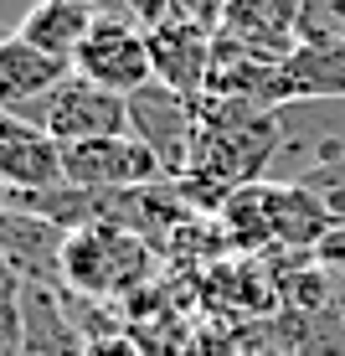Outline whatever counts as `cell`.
I'll return each instance as SVG.
<instances>
[{
    "mask_svg": "<svg viewBox=\"0 0 345 356\" xmlns=\"http://www.w3.org/2000/svg\"><path fill=\"white\" fill-rule=\"evenodd\" d=\"M72 72H83L88 83L108 93H140L144 83H155V63H150V31L134 26L124 10H98L93 31L83 36Z\"/></svg>",
    "mask_w": 345,
    "mask_h": 356,
    "instance_id": "cell-5",
    "label": "cell"
},
{
    "mask_svg": "<svg viewBox=\"0 0 345 356\" xmlns=\"http://www.w3.org/2000/svg\"><path fill=\"white\" fill-rule=\"evenodd\" d=\"M274 83H278V63H268L263 52H253L248 42L217 31L212 42V67H206V98H253V104H274Z\"/></svg>",
    "mask_w": 345,
    "mask_h": 356,
    "instance_id": "cell-14",
    "label": "cell"
},
{
    "mask_svg": "<svg viewBox=\"0 0 345 356\" xmlns=\"http://www.w3.org/2000/svg\"><path fill=\"white\" fill-rule=\"evenodd\" d=\"M21 274L10 268V259H6V248H0V300H21Z\"/></svg>",
    "mask_w": 345,
    "mask_h": 356,
    "instance_id": "cell-20",
    "label": "cell"
},
{
    "mask_svg": "<svg viewBox=\"0 0 345 356\" xmlns=\"http://www.w3.org/2000/svg\"><path fill=\"white\" fill-rule=\"evenodd\" d=\"M283 140L274 155L268 181H299L319 186L325 176L345 170V98H304V104H283Z\"/></svg>",
    "mask_w": 345,
    "mask_h": 356,
    "instance_id": "cell-3",
    "label": "cell"
},
{
    "mask_svg": "<svg viewBox=\"0 0 345 356\" xmlns=\"http://www.w3.org/2000/svg\"><path fill=\"white\" fill-rule=\"evenodd\" d=\"M26 351V315L21 300H0V356H21Z\"/></svg>",
    "mask_w": 345,
    "mask_h": 356,
    "instance_id": "cell-18",
    "label": "cell"
},
{
    "mask_svg": "<svg viewBox=\"0 0 345 356\" xmlns=\"http://www.w3.org/2000/svg\"><path fill=\"white\" fill-rule=\"evenodd\" d=\"M212 42L217 26H206L196 10H176L150 31V63L155 83H170L186 98H206V67H212Z\"/></svg>",
    "mask_w": 345,
    "mask_h": 356,
    "instance_id": "cell-9",
    "label": "cell"
},
{
    "mask_svg": "<svg viewBox=\"0 0 345 356\" xmlns=\"http://www.w3.org/2000/svg\"><path fill=\"white\" fill-rule=\"evenodd\" d=\"M0 207H10V191H6V186H0Z\"/></svg>",
    "mask_w": 345,
    "mask_h": 356,
    "instance_id": "cell-22",
    "label": "cell"
},
{
    "mask_svg": "<svg viewBox=\"0 0 345 356\" xmlns=\"http://www.w3.org/2000/svg\"><path fill=\"white\" fill-rule=\"evenodd\" d=\"M67 72H72V63L42 52V47H31V42H21V36H6V42H0V108H10V114L31 108L36 98H47Z\"/></svg>",
    "mask_w": 345,
    "mask_h": 356,
    "instance_id": "cell-15",
    "label": "cell"
},
{
    "mask_svg": "<svg viewBox=\"0 0 345 356\" xmlns=\"http://www.w3.org/2000/svg\"><path fill=\"white\" fill-rule=\"evenodd\" d=\"M88 6H114V0H88Z\"/></svg>",
    "mask_w": 345,
    "mask_h": 356,
    "instance_id": "cell-23",
    "label": "cell"
},
{
    "mask_svg": "<svg viewBox=\"0 0 345 356\" xmlns=\"http://www.w3.org/2000/svg\"><path fill=\"white\" fill-rule=\"evenodd\" d=\"M268 217H274L278 253H314L335 232L330 202L314 186H299V181H268Z\"/></svg>",
    "mask_w": 345,
    "mask_h": 356,
    "instance_id": "cell-12",
    "label": "cell"
},
{
    "mask_svg": "<svg viewBox=\"0 0 345 356\" xmlns=\"http://www.w3.org/2000/svg\"><path fill=\"white\" fill-rule=\"evenodd\" d=\"M0 248H6L10 268L21 274V284H47L62 289V253H67V227H57L52 217L31 212V207H0Z\"/></svg>",
    "mask_w": 345,
    "mask_h": 356,
    "instance_id": "cell-10",
    "label": "cell"
},
{
    "mask_svg": "<svg viewBox=\"0 0 345 356\" xmlns=\"http://www.w3.org/2000/svg\"><path fill=\"white\" fill-rule=\"evenodd\" d=\"M67 181L62 165V145L52 140L42 124L0 108V186L16 196H36V191H52Z\"/></svg>",
    "mask_w": 345,
    "mask_h": 356,
    "instance_id": "cell-8",
    "label": "cell"
},
{
    "mask_svg": "<svg viewBox=\"0 0 345 356\" xmlns=\"http://www.w3.org/2000/svg\"><path fill=\"white\" fill-rule=\"evenodd\" d=\"M304 98H345V42L325 36V42H299L278 63L274 104H304Z\"/></svg>",
    "mask_w": 345,
    "mask_h": 356,
    "instance_id": "cell-13",
    "label": "cell"
},
{
    "mask_svg": "<svg viewBox=\"0 0 345 356\" xmlns=\"http://www.w3.org/2000/svg\"><path fill=\"white\" fill-rule=\"evenodd\" d=\"M67 181L88 191H134V186H160L165 165L150 145H140L134 134H108V140H83L62 150Z\"/></svg>",
    "mask_w": 345,
    "mask_h": 356,
    "instance_id": "cell-7",
    "label": "cell"
},
{
    "mask_svg": "<svg viewBox=\"0 0 345 356\" xmlns=\"http://www.w3.org/2000/svg\"><path fill=\"white\" fill-rule=\"evenodd\" d=\"M310 0H232L221 10L217 31L248 42L253 52H263L268 63H283V57L299 47V21Z\"/></svg>",
    "mask_w": 345,
    "mask_h": 356,
    "instance_id": "cell-11",
    "label": "cell"
},
{
    "mask_svg": "<svg viewBox=\"0 0 345 356\" xmlns=\"http://www.w3.org/2000/svg\"><path fill=\"white\" fill-rule=\"evenodd\" d=\"M227 6H232V0H201V6H196V16H201L206 26H217V21H221V10H227Z\"/></svg>",
    "mask_w": 345,
    "mask_h": 356,
    "instance_id": "cell-21",
    "label": "cell"
},
{
    "mask_svg": "<svg viewBox=\"0 0 345 356\" xmlns=\"http://www.w3.org/2000/svg\"><path fill=\"white\" fill-rule=\"evenodd\" d=\"M283 140L278 108L253 104V98H201V134H196L191 170L176 181L196 212H221L237 186L268 181Z\"/></svg>",
    "mask_w": 345,
    "mask_h": 356,
    "instance_id": "cell-1",
    "label": "cell"
},
{
    "mask_svg": "<svg viewBox=\"0 0 345 356\" xmlns=\"http://www.w3.org/2000/svg\"><path fill=\"white\" fill-rule=\"evenodd\" d=\"M114 10H124V16L134 21V26H144V31H155L160 21H170L176 16V0H114Z\"/></svg>",
    "mask_w": 345,
    "mask_h": 356,
    "instance_id": "cell-19",
    "label": "cell"
},
{
    "mask_svg": "<svg viewBox=\"0 0 345 356\" xmlns=\"http://www.w3.org/2000/svg\"><path fill=\"white\" fill-rule=\"evenodd\" d=\"M155 274V243L119 222H88L67 232L62 253V289L78 300H124V294L144 289Z\"/></svg>",
    "mask_w": 345,
    "mask_h": 356,
    "instance_id": "cell-2",
    "label": "cell"
},
{
    "mask_svg": "<svg viewBox=\"0 0 345 356\" xmlns=\"http://www.w3.org/2000/svg\"><path fill=\"white\" fill-rule=\"evenodd\" d=\"M21 315H26V351L21 356H83V330L72 321L67 289L26 284L21 289Z\"/></svg>",
    "mask_w": 345,
    "mask_h": 356,
    "instance_id": "cell-16",
    "label": "cell"
},
{
    "mask_svg": "<svg viewBox=\"0 0 345 356\" xmlns=\"http://www.w3.org/2000/svg\"><path fill=\"white\" fill-rule=\"evenodd\" d=\"M21 119L42 124L67 150V145H83V140L129 134V98L98 88V83H88L83 72H67L47 98H36L31 108H21Z\"/></svg>",
    "mask_w": 345,
    "mask_h": 356,
    "instance_id": "cell-4",
    "label": "cell"
},
{
    "mask_svg": "<svg viewBox=\"0 0 345 356\" xmlns=\"http://www.w3.org/2000/svg\"><path fill=\"white\" fill-rule=\"evenodd\" d=\"M93 21H98V6H88V0H31L16 36L42 47V52H52V57H62V63H72L83 36L93 31Z\"/></svg>",
    "mask_w": 345,
    "mask_h": 356,
    "instance_id": "cell-17",
    "label": "cell"
},
{
    "mask_svg": "<svg viewBox=\"0 0 345 356\" xmlns=\"http://www.w3.org/2000/svg\"><path fill=\"white\" fill-rule=\"evenodd\" d=\"M129 134L160 155L170 181H180L201 134V98H186L170 83H144L140 93H129Z\"/></svg>",
    "mask_w": 345,
    "mask_h": 356,
    "instance_id": "cell-6",
    "label": "cell"
}]
</instances>
